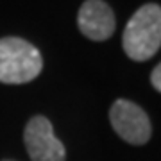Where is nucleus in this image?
Masks as SVG:
<instances>
[{
	"label": "nucleus",
	"instance_id": "39448f33",
	"mask_svg": "<svg viewBox=\"0 0 161 161\" xmlns=\"http://www.w3.org/2000/svg\"><path fill=\"white\" fill-rule=\"evenodd\" d=\"M79 31L92 41H104L115 32L116 22L111 7L104 0H86L77 14Z\"/></svg>",
	"mask_w": 161,
	"mask_h": 161
},
{
	"label": "nucleus",
	"instance_id": "f03ea898",
	"mask_svg": "<svg viewBox=\"0 0 161 161\" xmlns=\"http://www.w3.org/2000/svg\"><path fill=\"white\" fill-rule=\"evenodd\" d=\"M43 58L32 43L7 36L0 38V82L25 84L40 75Z\"/></svg>",
	"mask_w": 161,
	"mask_h": 161
},
{
	"label": "nucleus",
	"instance_id": "f257e3e1",
	"mask_svg": "<svg viewBox=\"0 0 161 161\" xmlns=\"http://www.w3.org/2000/svg\"><path fill=\"white\" fill-rule=\"evenodd\" d=\"M161 45V7L145 4L127 22L122 47L132 61H147L158 54Z\"/></svg>",
	"mask_w": 161,
	"mask_h": 161
},
{
	"label": "nucleus",
	"instance_id": "20e7f679",
	"mask_svg": "<svg viewBox=\"0 0 161 161\" xmlns=\"http://www.w3.org/2000/svg\"><path fill=\"white\" fill-rule=\"evenodd\" d=\"M23 142L32 161H64V145L56 138L52 124L45 116H32L23 131Z\"/></svg>",
	"mask_w": 161,
	"mask_h": 161
},
{
	"label": "nucleus",
	"instance_id": "7ed1b4c3",
	"mask_svg": "<svg viewBox=\"0 0 161 161\" xmlns=\"http://www.w3.org/2000/svg\"><path fill=\"white\" fill-rule=\"evenodd\" d=\"M109 122L116 134L131 145H143L150 140V120L138 104L118 98L109 109Z\"/></svg>",
	"mask_w": 161,
	"mask_h": 161
},
{
	"label": "nucleus",
	"instance_id": "423d86ee",
	"mask_svg": "<svg viewBox=\"0 0 161 161\" xmlns=\"http://www.w3.org/2000/svg\"><path fill=\"white\" fill-rule=\"evenodd\" d=\"M150 82L156 92H161V64H156L152 74H150Z\"/></svg>",
	"mask_w": 161,
	"mask_h": 161
}]
</instances>
